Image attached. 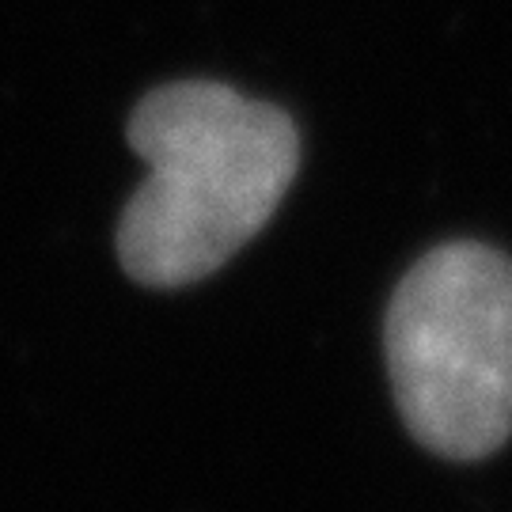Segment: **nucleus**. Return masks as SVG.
I'll list each match as a JSON object with an SVG mask.
<instances>
[{"label": "nucleus", "instance_id": "f257e3e1", "mask_svg": "<svg viewBox=\"0 0 512 512\" xmlns=\"http://www.w3.org/2000/svg\"><path fill=\"white\" fill-rule=\"evenodd\" d=\"M129 145L148 175L118 220V258L148 289L217 274L266 228L300 167L293 118L217 80L148 92L129 118Z\"/></svg>", "mask_w": 512, "mask_h": 512}, {"label": "nucleus", "instance_id": "f03ea898", "mask_svg": "<svg viewBox=\"0 0 512 512\" xmlns=\"http://www.w3.org/2000/svg\"><path fill=\"white\" fill-rule=\"evenodd\" d=\"M387 368L406 429L444 459L512 437V262L444 243L414 262L387 308Z\"/></svg>", "mask_w": 512, "mask_h": 512}]
</instances>
